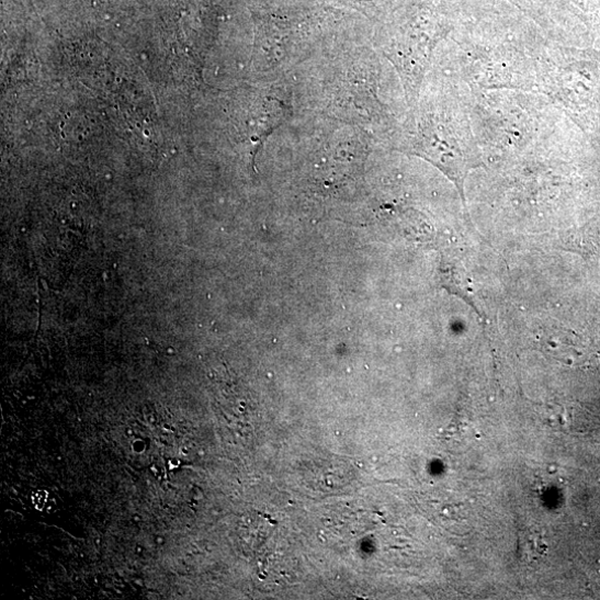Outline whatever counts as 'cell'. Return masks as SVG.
<instances>
[{
	"mask_svg": "<svg viewBox=\"0 0 600 600\" xmlns=\"http://www.w3.org/2000/svg\"><path fill=\"white\" fill-rule=\"evenodd\" d=\"M521 552L525 559H537L546 552V544L543 541V536L535 533L525 534L524 540L521 541Z\"/></svg>",
	"mask_w": 600,
	"mask_h": 600,
	"instance_id": "obj_2",
	"label": "cell"
},
{
	"mask_svg": "<svg viewBox=\"0 0 600 600\" xmlns=\"http://www.w3.org/2000/svg\"><path fill=\"white\" fill-rule=\"evenodd\" d=\"M543 89L582 128L599 122L600 57L586 50L556 49L544 59Z\"/></svg>",
	"mask_w": 600,
	"mask_h": 600,
	"instance_id": "obj_1",
	"label": "cell"
}]
</instances>
